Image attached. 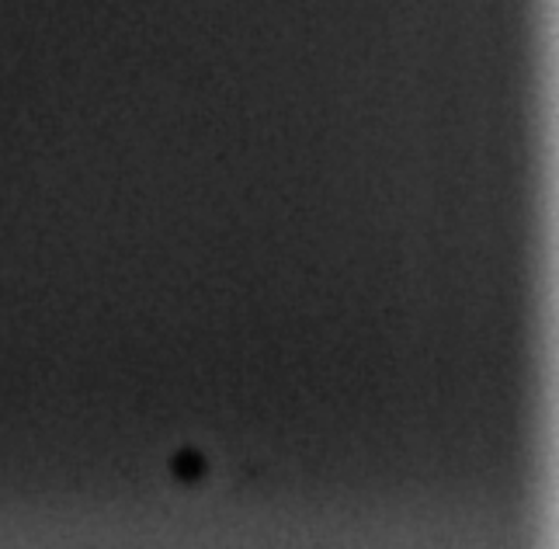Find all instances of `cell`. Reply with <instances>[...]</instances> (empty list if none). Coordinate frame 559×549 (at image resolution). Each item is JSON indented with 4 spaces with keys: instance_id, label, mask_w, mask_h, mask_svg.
Masks as SVG:
<instances>
[]
</instances>
